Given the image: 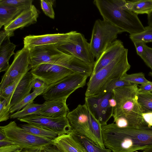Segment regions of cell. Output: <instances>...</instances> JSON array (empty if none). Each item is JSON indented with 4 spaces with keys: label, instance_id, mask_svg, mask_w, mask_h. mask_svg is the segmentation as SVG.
Returning <instances> with one entry per match:
<instances>
[{
    "label": "cell",
    "instance_id": "6da1fadb",
    "mask_svg": "<svg viewBox=\"0 0 152 152\" xmlns=\"http://www.w3.org/2000/svg\"><path fill=\"white\" fill-rule=\"evenodd\" d=\"M104 145L112 152H135L152 147V127L121 128L101 125Z\"/></svg>",
    "mask_w": 152,
    "mask_h": 152
},
{
    "label": "cell",
    "instance_id": "7a4b0ae2",
    "mask_svg": "<svg viewBox=\"0 0 152 152\" xmlns=\"http://www.w3.org/2000/svg\"><path fill=\"white\" fill-rule=\"evenodd\" d=\"M113 91L116 102L112 115L113 123L121 128L149 126L142 118V113L137 101V85L118 88Z\"/></svg>",
    "mask_w": 152,
    "mask_h": 152
},
{
    "label": "cell",
    "instance_id": "3957f363",
    "mask_svg": "<svg viewBox=\"0 0 152 152\" xmlns=\"http://www.w3.org/2000/svg\"><path fill=\"white\" fill-rule=\"evenodd\" d=\"M125 0H95L94 3L103 20L130 34L143 31L145 27L137 14L125 6Z\"/></svg>",
    "mask_w": 152,
    "mask_h": 152
},
{
    "label": "cell",
    "instance_id": "277c9868",
    "mask_svg": "<svg viewBox=\"0 0 152 152\" xmlns=\"http://www.w3.org/2000/svg\"><path fill=\"white\" fill-rule=\"evenodd\" d=\"M126 49L106 66L91 75L87 83L85 97L93 96L103 92L106 85L114 79H121L130 68Z\"/></svg>",
    "mask_w": 152,
    "mask_h": 152
},
{
    "label": "cell",
    "instance_id": "5b68a950",
    "mask_svg": "<svg viewBox=\"0 0 152 152\" xmlns=\"http://www.w3.org/2000/svg\"><path fill=\"white\" fill-rule=\"evenodd\" d=\"M72 129L84 136L96 144L104 148L101 125L90 111L87 103L79 104L66 115Z\"/></svg>",
    "mask_w": 152,
    "mask_h": 152
},
{
    "label": "cell",
    "instance_id": "8992f818",
    "mask_svg": "<svg viewBox=\"0 0 152 152\" xmlns=\"http://www.w3.org/2000/svg\"><path fill=\"white\" fill-rule=\"evenodd\" d=\"M124 32L107 21L99 19L95 21L89 44L96 61L116 39L118 35Z\"/></svg>",
    "mask_w": 152,
    "mask_h": 152
},
{
    "label": "cell",
    "instance_id": "52a82bcc",
    "mask_svg": "<svg viewBox=\"0 0 152 152\" xmlns=\"http://www.w3.org/2000/svg\"><path fill=\"white\" fill-rule=\"evenodd\" d=\"M88 76L80 73H74L48 86L42 94L45 101L67 98L76 90L83 87Z\"/></svg>",
    "mask_w": 152,
    "mask_h": 152
},
{
    "label": "cell",
    "instance_id": "ba28073f",
    "mask_svg": "<svg viewBox=\"0 0 152 152\" xmlns=\"http://www.w3.org/2000/svg\"><path fill=\"white\" fill-rule=\"evenodd\" d=\"M54 45L62 52L73 56L94 67L95 58L90 44L83 34L75 31L67 38Z\"/></svg>",
    "mask_w": 152,
    "mask_h": 152
},
{
    "label": "cell",
    "instance_id": "9c48e42d",
    "mask_svg": "<svg viewBox=\"0 0 152 152\" xmlns=\"http://www.w3.org/2000/svg\"><path fill=\"white\" fill-rule=\"evenodd\" d=\"M8 139L22 149L43 147L52 144V140L32 135L17 125L15 121L0 126Z\"/></svg>",
    "mask_w": 152,
    "mask_h": 152
},
{
    "label": "cell",
    "instance_id": "30bf717a",
    "mask_svg": "<svg viewBox=\"0 0 152 152\" xmlns=\"http://www.w3.org/2000/svg\"><path fill=\"white\" fill-rule=\"evenodd\" d=\"M28 49L32 69L42 64L65 65L71 56L59 50L54 44L37 46Z\"/></svg>",
    "mask_w": 152,
    "mask_h": 152
},
{
    "label": "cell",
    "instance_id": "8fae6325",
    "mask_svg": "<svg viewBox=\"0 0 152 152\" xmlns=\"http://www.w3.org/2000/svg\"><path fill=\"white\" fill-rule=\"evenodd\" d=\"M31 69L29 49L24 47L15 53L12 63L2 76L0 83V92Z\"/></svg>",
    "mask_w": 152,
    "mask_h": 152
},
{
    "label": "cell",
    "instance_id": "7c38bea8",
    "mask_svg": "<svg viewBox=\"0 0 152 152\" xmlns=\"http://www.w3.org/2000/svg\"><path fill=\"white\" fill-rule=\"evenodd\" d=\"M30 72L35 78L43 81L48 86L76 73L75 69L69 65L47 63L31 69Z\"/></svg>",
    "mask_w": 152,
    "mask_h": 152
},
{
    "label": "cell",
    "instance_id": "4fadbf2b",
    "mask_svg": "<svg viewBox=\"0 0 152 152\" xmlns=\"http://www.w3.org/2000/svg\"><path fill=\"white\" fill-rule=\"evenodd\" d=\"M113 96V91L85 98L90 111L101 125L107 124L112 117L113 108L110 106L109 100Z\"/></svg>",
    "mask_w": 152,
    "mask_h": 152
},
{
    "label": "cell",
    "instance_id": "5bb4252c",
    "mask_svg": "<svg viewBox=\"0 0 152 152\" xmlns=\"http://www.w3.org/2000/svg\"><path fill=\"white\" fill-rule=\"evenodd\" d=\"M17 119L56 132L59 135L68 134L72 129L66 116L53 118L34 114Z\"/></svg>",
    "mask_w": 152,
    "mask_h": 152
},
{
    "label": "cell",
    "instance_id": "9a60e30c",
    "mask_svg": "<svg viewBox=\"0 0 152 152\" xmlns=\"http://www.w3.org/2000/svg\"><path fill=\"white\" fill-rule=\"evenodd\" d=\"M75 31H72L66 33L29 35L24 38V47L30 48L37 46L55 44L67 38Z\"/></svg>",
    "mask_w": 152,
    "mask_h": 152
},
{
    "label": "cell",
    "instance_id": "2e32d148",
    "mask_svg": "<svg viewBox=\"0 0 152 152\" xmlns=\"http://www.w3.org/2000/svg\"><path fill=\"white\" fill-rule=\"evenodd\" d=\"M126 49L121 40L116 39L102 53L99 58L95 61L91 75L96 73L106 66L121 54Z\"/></svg>",
    "mask_w": 152,
    "mask_h": 152
},
{
    "label": "cell",
    "instance_id": "e0dca14e",
    "mask_svg": "<svg viewBox=\"0 0 152 152\" xmlns=\"http://www.w3.org/2000/svg\"><path fill=\"white\" fill-rule=\"evenodd\" d=\"M39 12L34 5L23 10L14 20L4 26V30L14 31L36 23L39 17Z\"/></svg>",
    "mask_w": 152,
    "mask_h": 152
},
{
    "label": "cell",
    "instance_id": "ac0fdd59",
    "mask_svg": "<svg viewBox=\"0 0 152 152\" xmlns=\"http://www.w3.org/2000/svg\"><path fill=\"white\" fill-rule=\"evenodd\" d=\"M66 99L62 98L45 101L38 115L53 118L66 116L69 112Z\"/></svg>",
    "mask_w": 152,
    "mask_h": 152
},
{
    "label": "cell",
    "instance_id": "d6986e66",
    "mask_svg": "<svg viewBox=\"0 0 152 152\" xmlns=\"http://www.w3.org/2000/svg\"><path fill=\"white\" fill-rule=\"evenodd\" d=\"M35 78L30 72L25 74L17 85L13 93L10 108L30 94Z\"/></svg>",
    "mask_w": 152,
    "mask_h": 152
},
{
    "label": "cell",
    "instance_id": "ffe728a7",
    "mask_svg": "<svg viewBox=\"0 0 152 152\" xmlns=\"http://www.w3.org/2000/svg\"><path fill=\"white\" fill-rule=\"evenodd\" d=\"M52 141V144L62 152H87L70 133L59 135Z\"/></svg>",
    "mask_w": 152,
    "mask_h": 152
},
{
    "label": "cell",
    "instance_id": "44dd1931",
    "mask_svg": "<svg viewBox=\"0 0 152 152\" xmlns=\"http://www.w3.org/2000/svg\"><path fill=\"white\" fill-rule=\"evenodd\" d=\"M10 37L5 39L0 44V72L6 71L10 65L9 61L10 57L15 53L16 45L11 43Z\"/></svg>",
    "mask_w": 152,
    "mask_h": 152
},
{
    "label": "cell",
    "instance_id": "7402d4cb",
    "mask_svg": "<svg viewBox=\"0 0 152 152\" xmlns=\"http://www.w3.org/2000/svg\"><path fill=\"white\" fill-rule=\"evenodd\" d=\"M23 10L12 6L0 4V28L14 20Z\"/></svg>",
    "mask_w": 152,
    "mask_h": 152
},
{
    "label": "cell",
    "instance_id": "603a6c76",
    "mask_svg": "<svg viewBox=\"0 0 152 152\" xmlns=\"http://www.w3.org/2000/svg\"><path fill=\"white\" fill-rule=\"evenodd\" d=\"M69 133L80 143L87 152H111L109 148H102L95 144L87 137L83 136L72 129Z\"/></svg>",
    "mask_w": 152,
    "mask_h": 152
},
{
    "label": "cell",
    "instance_id": "cb8c5ba5",
    "mask_svg": "<svg viewBox=\"0 0 152 152\" xmlns=\"http://www.w3.org/2000/svg\"><path fill=\"white\" fill-rule=\"evenodd\" d=\"M126 7L137 14H146L152 12V0H126Z\"/></svg>",
    "mask_w": 152,
    "mask_h": 152
},
{
    "label": "cell",
    "instance_id": "d4e9b609",
    "mask_svg": "<svg viewBox=\"0 0 152 152\" xmlns=\"http://www.w3.org/2000/svg\"><path fill=\"white\" fill-rule=\"evenodd\" d=\"M19 126L32 135L51 140L56 138L59 135L56 132L31 124H20Z\"/></svg>",
    "mask_w": 152,
    "mask_h": 152
},
{
    "label": "cell",
    "instance_id": "484cf974",
    "mask_svg": "<svg viewBox=\"0 0 152 152\" xmlns=\"http://www.w3.org/2000/svg\"><path fill=\"white\" fill-rule=\"evenodd\" d=\"M42 106L43 104L34 103L32 102L26 105L20 110L11 114L10 118L12 119H18L31 115H38Z\"/></svg>",
    "mask_w": 152,
    "mask_h": 152
},
{
    "label": "cell",
    "instance_id": "4316f807",
    "mask_svg": "<svg viewBox=\"0 0 152 152\" xmlns=\"http://www.w3.org/2000/svg\"><path fill=\"white\" fill-rule=\"evenodd\" d=\"M47 88H43L34 90L31 93L11 107L10 109V114H12L16 111L20 110L28 104L33 102L35 98L38 96L42 94Z\"/></svg>",
    "mask_w": 152,
    "mask_h": 152
},
{
    "label": "cell",
    "instance_id": "83f0119b",
    "mask_svg": "<svg viewBox=\"0 0 152 152\" xmlns=\"http://www.w3.org/2000/svg\"><path fill=\"white\" fill-rule=\"evenodd\" d=\"M137 99L142 113L152 112V94L139 92Z\"/></svg>",
    "mask_w": 152,
    "mask_h": 152
},
{
    "label": "cell",
    "instance_id": "f1b7e54d",
    "mask_svg": "<svg viewBox=\"0 0 152 152\" xmlns=\"http://www.w3.org/2000/svg\"><path fill=\"white\" fill-rule=\"evenodd\" d=\"M129 38L133 42L140 41L145 43L152 42V26L145 27V30L141 32L130 34Z\"/></svg>",
    "mask_w": 152,
    "mask_h": 152
},
{
    "label": "cell",
    "instance_id": "f546056e",
    "mask_svg": "<svg viewBox=\"0 0 152 152\" xmlns=\"http://www.w3.org/2000/svg\"><path fill=\"white\" fill-rule=\"evenodd\" d=\"M24 75L19 77L0 92V99H6L10 107L11 98L15 90L17 85Z\"/></svg>",
    "mask_w": 152,
    "mask_h": 152
},
{
    "label": "cell",
    "instance_id": "4dcf8cb0",
    "mask_svg": "<svg viewBox=\"0 0 152 152\" xmlns=\"http://www.w3.org/2000/svg\"><path fill=\"white\" fill-rule=\"evenodd\" d=\"M121 79L133 84H143L151 83L145 77L142 72H139L131 74H126Z\"/></svg>",
    "mask_w": 152,
    "mask_h": 152
},
{
    "label": "cell",
    "instance_id": "1f68e13d",
    "mask_svg": "<svg viewBox=\"0 0 152 152\" xmlns=\"http://www.w3.org/2000/svg\"><path fill=\"white\" fill-rule=\"evenodd\" d=\"M33 0H0V4L6 5L25 10L32 5Z\"/></svg>",
    "mask_w": 152,
    "mask_h": 152
},
{
    "label": "cell",
    "instance_id": "d6a6232c",
    "mask_svg": "<svg viewBox=\"0 0 152 152\" xmlns=\"http://www.w3.org/2000/svg\"><path fill=\"white\" fill-rule=\"evenodd\" d=\"M133 84L121 79L113 80L106 85L103 93L108 92L118 88L129 86Z\"/></svg>",
    "mask_w": 152,
    "mask_h": 152
},
{
    "label": "cell",
    "instance_id": "836d02e7",
    "mask_svg": "<svg viewBox=\"0 0 152 152\" xmlns=\"http://www.w3.org/2000/svg\"><path fill=\"white\" fill-rule=\"evenodd\" d=\"M55 1L53 0H41V8L44 13L50 18L54 19L55 12L53 5Z\"/></svg>",
    "mask_w": 152,
    "mask_h": 152
},
{
    "label": "cell",
    "instance_id": "e575fe53",
    "mask_svg": "<svg viewBox=\"0 0 152 152\" xmlns=\"http://www.w3.org/2000/svg\"><path fill=\"white\" fill-rule=\"evenodd\" d=\"M10 106L6 100L1 99L0 101V122L6 121L10 118Z\"/></svg>",
    "mask_w": 152,
    "mask_h": 152
},
{
    "label": "cell",
    "instance_id": "d590c367",
    "mask_svg": "<svg viewBox=\"0 0 152 152\" xmlns=\"http://www.w3.org/2000/svg\"><path fill=\"white\" fill-rule=\"evenodd\" d=\"M140 57L152 70V48L146 45L143 53Z\"/></svg>",
    "mask_w": 152,
    "mask_h": 152
},
{
    "label": "cell",
    "instance_id": "8d00e7d4",
    "mask_svg": "<svg viewBox=\"0 0 152 152\" xmlns=\"http://www.w3.org/2000/svg\"><path fill=\"white\" fill-rule=\"evenodd\" d=\"M137 53L140 57L142 55L146 45L145 43L140 41H135L133 42Z\"/></svg>",
    "mask_w": 152,
    "mask_h": 152
},
{
    "label": "cell",
    "instance_id": "74e56055",
    "mask_svg": "<svg viewBox=\"0 0 152 152\" xmlns=\"http://www.w3.org/2000/svg\"><path fill=\"white\" fill-rule=\"evenodd\" d=\"M16 144H13L0 147V152H13L21 149Z\"/></svg>",
    "mask_w": 152,
    "mask_h": 152
},
{
    "label": "cell",
    "instance_id": "f35d334b",
    "mask_svg": "<svg viewBox=\"0 0 152 152\" xmlns=\"http://www.w3.org/2000/svg\"><path fill=\"white\" fill-rule=\"evenodd\" d=\"M47 85L43 81L39 79L35 78L32 86L34 90L38 89L47 88Z\"/></svg>",
    "mask_w": 152,
    "mask_h": 152
},
{
    "label": "cell",
    "instance_id": "ab89813d",
    "mask_svg": "<svg viewBox=\"0 0 152 152\" xmlns=\"http://www.w3.org/2000/svg\"><path fill=\"white\" fill-rule=\"evenodd\" d=\"M42 152H62L51 144L43 147Z\"/></svg>",
    "mask_w": 152,
    "mask_h": 152
},
{
    "label": "cell",
    "instance_id": "60d3db41",
    "mask_svg": "<svg viewBox=\"0 0 152 152\" xmlns=\"http://www.w3.org/2000/svg\"><path fill=\"white\" fill-rule=\"evenodd\" d=\"M14 31H7L4 30L0 32V44H1L4 40L8 37H10L14 36Z\"/></svg>",
    "mask_w": 152,
    "mask_h": 152
},
{
    "label": "cell",
    "instance_id": "b9f144b4",
    "mask_svg": "<svg viewBox=\"0 0 152 152\" xmlns=\"http://www.w3.org/2000/svg\"><path fill=\"white\" fill-rule=\"evenodd\" d=\"M139 88V92H148L152 91V82L141 85Z\"/></svg>",
    "mask_w": 152,
    "mask_h": 152
},
{
    "label": "cell",
    "instance_id": "7bdbcfd3",
    "mask_svg": "<svg viewBox=\"0 0 152 152\" xmlns=\"http://www.w3.org/2000/svg\"><path fill=\"white\" fill-rule=\"evenodd\" d=\"M142 117L145 122L152 127V112L142 113Z\"/></svg>",
    "mask_w": 152,
    "mask_h": 152
},
{
    "label": "cell",
    "instance_id": "ee69618b",
    "mask_svg": "<svg viewBox=\"0 0 152 152\" xmlns=\"http://www.w3.org/2000/svg\"><path fill=\"white\" fill-rule=\"evenodd\" d=\"M42 148L43 147L33 148H24L22 149L20 152H42Z\"/></svg>",
    "mask_w": 152,
    "mask_h": 152
},
{
    "label": "cell",
    "instance_id": "f6af8a7d",
    "mask_svg": "<svg viewBox=\"0 0 152 152\" xmlns=\"http://www.w3.org/2000/svg\"><path fill=\"white\" fill-rule=\"evenodd\" d=\"M15 144L13 141L8 138L0 141V147Z\"/></svg>",
    "mask_w": 152,
    "mask_h": 152
},
{
    "label": "cell",
    "instance_id": "bcb514c9",
    "mask_svg": "<svg viewBox=\"0 0 152 152\" xmlns=\"http://www.w3.org/2000/svg\"><path fill=\"white\" fill-rule=\"evenodd\" d=\"M109 103L110 106L113 108L116 106V102L114 98L113 95V96L109 99Z\"/></svg>",
    "mask_w": 152,
    "mask_h": 152
},
{
    "label": "cell",
    "instance_id": "7dc6e473",
    "mask_svg": "<svg viewBox=\"0 0 152 152\" xmlns=\"http://www.w3.org/2000/svg\"><path fill=\"white\" fill-rule=\"evenodd\" d=\"M148 23L149 26H152V12L148 15Z\"/></svg>",
    "mask_w": 152,
    "mask_h": 152
},
{
    "label": "cell",
    "instance_id": "c3c4849f",
    "mask_svg": "<svg viewBox=\"0 0 152 152\" xmlns=\"http://www.w3.org/2000/svg\"><path fill=\"white\" fill-rule=\"evenodd\" d=\"M4 132L0 129V141L7 139Z\"/></svg>",
    "mask_w": 152,
    "mask_h": 152
},
{
    "label": "cell",
    "instance_id": "681fc988",
    "mask_svg": "<svg viewBox=\"0 0 152 152\" xmlns=\"http://www.w3.org/2000/svg\"><path fill=\"white\" fill-rule=\"evenodd\" d=\"M142 151L143 152H152V147L145 149Z\"/></svg>",
    "mask_w": 152,
    "mask_h": 152
},
{
    "label": "cell",
    "instance_id": "f907efd6",
    "mask_svg": "<svg viewBox=\"0 0 152 152\" xmlns=\"http://www.w3.org/2000/svg\"><path fill=\"white\" fill-rule=\"evenodd\" d=\"M22 149H20V150H18L17 151H15V152H20V151H21V150Z\"/></svg>",
    "mask_w": 152,
    "mask_h": 152
},
{
    "label": "cell",
    "instance_id": "816d5d0a",
    "mask_svg": "<svg viewBox=\"0 0 152 152\" xmlns=\"http://www.w3.org/2000/svg\"><path fill=\"white\" fill-rule=\"evenodd\" d=\"M149 92V93H151L152 94V91H150V92Z\"/></svg>",
    "mask_w": 152,
    "mask_h": 152
}]
</instances>
